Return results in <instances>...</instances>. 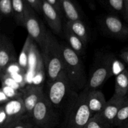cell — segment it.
Here are the masks:
<instances>
[{"mask_svg":"<svg viewBox=\"0 0 128 128\" xmlns=\"http://www.w3.org/2000/svg\"><path fill=\"white\" fill-rule=\"evenodd\" d=\"M120 56L121 58V60L128 65V49H126V50L121 51Z\"/></svg>","mask_w":128,"mask_h":128,"instance_id":"34","label":"cell"},{"mask_svg":"<svg viewBox=\"0 0 128 128\" xmlns=\"http://www.w3.org/2000/svg\"><path fill=\"white\" fill-rule=\"evenodd\" d=\"M35 127L36 125L32 118L30 115L27 114L10 128H34Z\"/></svg>","mask_w":128,"mask_h":128,"instance_id":"26","label":"cell"},{"mask_svg":"<svg viewBox=\"0 0 128 128\" xmlns=\"http://www.w3.org/2000/svg\"><path fill=\"white\" fill-rule=\"evenodd\" d=\"M128 69L116 76L114 94L119 97L128 96Z\"/></svg>","mask_w":128,"mask_h":128,"instance_id":"18","label":"cell"},{"mask_svg":"<svg viewBox=\"0 0 128 128\" xmlns=\"http://www.w3.org/2000/svg\"><path fill=\"white\" fill-rule=\"evenodd\" d=\"M102 31L110 36L116 38H126L128 37V27L114 15H108L101 21Z\"/></svg>","mask_w":128,"mask_h":128,"instance_id":"9","label":"cell"},{"mask_svg":"<svg viewBox=\"0 0 128 128\" xmlns=\"http://www.w3.org/2000/svg\"><path fill=\"white\" fill-rule=\"evenodd\" d=\"M128 98V96L122 98L112 95L111 98L106 102L103 111L100 113L112 126H114V122L118 113Z\"/></svg>","mask_w":128,"mask_h":128,"instance_id":"13","label":"cell"},{"mask_svg":"<svg viewBox=\"0 0 128 128\" xmlns=\"http://www.w3.org/2000/svg\"><path fill=\"white\" fill-rule=\"evenodd\" d=\"M7 114V123L5 128H10L27 115L22 96L11 100L7 103L1 105Z\"/></svg>","mask_w":128,"mask_h":128,"instance_id":"8","label":"cell"},{"mask_svg":"<svg viewBox=\"0 0 128 128\" xmlns=\"http://www.w3.org/2000/svg\"><path fill=\"white\" fill-rule=\"evenodd\" d=\"M108 3L114 11L124 13V0H108Z\"/></svg>","mask_w":128,"mask_h":128,"instance_id":"28","label":"cell"},{"mask_svg":"<svg viewBox=\"0 0 128 128\" xmlns=\"http://www.w3.org/2000/svg\"><path fill=\"white\" fill-rule=\"evenodd\" d=\"M110 60V55H108L96 66L88 80L85 90L89 91L98 90L105 81L111 77Z\"/></svg>","mask_w":128,"mask_h":128,"instance_id":"7","label":"cell"},{"mask_svg":"<svg viewBox=\"0 0 128 128\" xmlns=\"http://www.w3.org/2000/svg\"><path fill=\"white\" fill-rule=\"evenodd\" d=\"M21 71H26L24 70L21 67V66H20V64H19L18 61H16V62H12V63L10 64V65H8V66L6 67V68L5 69L4 72H2V73L5 72V73L9 74H12L21 72Z\"/></svg>","mask_w":128,"mask_h":128,"instance_id":"29","label":"cell"},{"mask_svg":"<svg viewBox=\"0 0 128 128\" xmlns=\"http://www.w3.org/2000/svg\"><path fill=\"white\" fill-rule=\"evenodd\" d=\"M86 91L88 104L92 116L101 113L107 102L104 94L99 90Z\"/></svg>","mask_w":128,"mask_h":128,"instance_id":"14","label":"cell"},{"mask_svg":"<svg viewBox=\"0 0 128 128\" xmlns=\"http://www.w3.org/2000/svg\"><path fill=\"white\" fill-rule=\"evenodd\" d=\"M112 127L100 113L93 115L84 128H111Z\"/></svg>","mask_w":128,"mask_h":128,"instance_id":"21","label":"cell"},{"mask_svg":"<svg viewBox=\"0 0 128 128\" xmlns=\"http://www.w3.org/2000/svg\"><path fill=\"white\" fill-rule=\"evenodd\" d=\"M110 65L111 76H118L126 69L125 68L124 65L120 60H118L116 58L111 54H110Z\"/></svg>","mask_w":128,"mask_h":128,"instance_id":"23","label":"cell"},{"mask_svg":"<svg viewBox=\"0 0 128 128\" xmlns=\"http://www.w3.org/2000/svg\"><path fill=\"white\" fill-rule=\"evenodd\" d=\"M16 52L11 40L4 34L0 35V73L8 65L18 61Z\"/></svg>","mask_w":128,"mask_h":128,"instance_id":"11","label":"cell"},{"mask_svg":"<svg viewBox=\"0 0 128 128\" xmlns=\"http://www.w3.org/2000/svg\"><path fill=\"white\" fill-rule=\"evenodd\" d=\"M128 121V98L121 106L114 122V126L121 127Z\"/></svg>","mask_w":128,"mask_h":128,"instance_id":"22","label":"cell"},{"mask_svg":"<svg viewBox=\"0 0 128 128\" xmlns=\"http://www.w3.org/2000/svg\"><path fill=\"white\" fill-rule=\"evenodd\" d=\"M125 18L128 22V0H124V13Z\"/></svg>","mask_w":128,"mask_h":128,"instance_id":"35","label":"cell"},{"mask_svg":"<svg viewBox=\"0 0 128 128\" xmlns=\"http://www.w3.org/2000/svg\"><path fill=\"white\" fill-rule=\"evenodd\" d=\"M92 116L87 102V91L79 92L66 111L64 128H84Z\"/></svg>","mask_w":128,"mask_h":128,"instance_id":"4","label":"cell"},{"mask_svg":"<svg viewBox=\"0 0 128 128\" xmlns=\"http://www.w3.org/2000/svg\"><path fill=\"white\" fill-rule=\"evenodd\" d=\"M118 128H123L122 127V126H121V127H118Z\"/></svg>","mask_w":128,"mask_h":128,"instance_id":"37","label":"cell"},{"mask_svg":"<svg viewBox=\"0 0 128 128\" xmlns=\"http://www.w3.org/2000/svg\"><path fill=\"white\" fill-rule=\"evenodd\" d=\"M65 24L69 28L74 34L78 36L85 45H87L89 41V32L87 27L83 21H69L67 20Z\"/></svg>","mask_w":128,"mask_h":128,"instance_id":"17","label":"cell"},{"mask_svg":"<svg viewBox=\"0 0 128 128\" xmlns=\"http://www.w3.org/2000/svg\"><path fill=\"white\" fill-rule=\"evenodd\" d=\"M46 1H47L49 4H50L51 6H53V7L58 11V12L60 14L62 15L63 12H62V8H61L60 0H46Z\"/></svg>","mask_w":128,"mask_h":128,"instance_id":"32","label":"cell"},{"mask_svg":"<svg viewBox=\"0 0 128 128\" xmlns=\"http://www.w3.org/2000/svg\"><path fill=\"white\" fill-rule=\"evenodd\" d=\"M24 27L27 30L29 36L40 46L41 50L43 49L47 40L48 30L38 18L34 10L26 2Z\"/></svg>","mask_w":128,"mask_h":128,"instance_id":"6","label":"cell"},{"mask_svg":"<svg viewBox=\"0 0 128 128\" xmlns=\"http://www.w3.org/2000/svg\"></svg>","mask_w":128,"mask_h":128,"instance_id":"40","label":"cell"},{"mask_svg":"<svg viewBox=\"0 0 128 128\" xmlns=\"http://www.w3.org/2000/svg\"><path fill=\"white\" fill-rule=\"evenodd\" d=\"M61 52L66 76L78 92L84 90L87 84L86 71L81 57L68 44H61Z\"/></svg>","mask_w":128,"mask_h":128,"instance_id":"3","label":"cell"},{"mask_svg":"<svg viewBox=\"0 0 128 128\" xmlns=\"http://www.w3.org/2000/svg\"><path fill=\"white\" fill-rule=\"evenodd\" d=\"M0 12L2 17H13L12 0H0Z\"/></svg>","mask_w":128,"mask_h":128,"instance_id":"24","label":"cell"},{"mask_svg":"<svg viewBox=\"0 0 128 128\" xmlns=\"http://www.w3.org/2000/svg\"><path fill=\"white\" fill-rule=\"evenodd\" d=\"M7 114L6 113L4 108L1 105L0 107V128H5L7 123Z\"/></svg>","mask_w":128,"mask_h":128,"instance_id":"31","label":"cell"},{"mask_svg":"<svg viewBox=\"0 0 128 128\" xmlns=\"http://www.w3.org/2000/svg\"><path fill=\"white\" fill-rule=\"evenodd\" d=\"M42 14L54 33L63 34V25L61 15L46 0H42Z\"/></svg>","mask_w":128,"mask_h":128,"instance_id":"12","label":"cell"},{"mask_svg":"<svg viewBox=\"0 0 128 128\" xmlns=\"http://www.w3.org/2000/svg\"><path fill=\"white\" fill-rule=\"evenodd\" d=\"M62 12L69 21L82 20L81 10L75 0H60Z\"/></svg>","mask_w":128,"mask_h":128,"instance_id":"16","label":"cell"},{"mask_svg":"<svg viewBox=\"0 0 128 128\" xmlns=\"http://www.w3.org/2000/svg\"><path fill=\"white\" fill-rule=\"evenodd\" d=\"M10 101V100L5 94L4 92L2 90H0V103H1V105L4 104Z\"/></svg>","mask_w":128,"mask_h":128,"instance_id":"33","label":"cell"},{"mask_svg":"<svg viewBox=\"0 0 128 128\" xmlns=\"http://www.w3.org/2000/svg\"><path fill=\"white\" fill-rule=\"evenodd\" d=\"M36 12L42 14V0H24Z\"/></svg>","mask_w":128,"mask_h":128,"instance_id":"30","label":"cell"},{"mask_svg":"<svg viewBox=\"0 0 128 128\" xmlns=\"http://www.w3.org/2000/svg\"><path fill=\"white\" fill-rule=\"evenodd\" d=\"M34 42V41L31 38V36L28 35L23 46L22 48L21 52L20 54V56H19L18 60L21 67L24 70H25L26 72L28 69V66L29 56H30L31 46H32V43Z\"/></svg>","mask_w":128,"mask_h":128,"instance_id":"19","label":"cell"},{"mask_svg":"<svg viewBox=\"0 0 128 128\" xmlns=\"http://www.w3.org/2000/svg\"></svg>","mask_w":128,"mask_h":128,"instance_id":"39","label":"cell"},{"mask_svg":"<svg viewBox=\"0 0 128 128\" xmlns=\"http://www.w3.org/2000/svg\"><path fill=\"white\" fill-rule=\"evenodd\" d=\"M63 34L68 46L81 57L84 55L86 46L82 40L74 34L66 24L63 25Z\"/></svg>","mask_w":128,"mask_h":128,"instance_id":"15","label":"cell"},{"mask_svg":"<svg viewBox=\"0 0 128 128\" xmlns=\"http://www.w3.org/2000/svg\"><path fill=\"white\" fill-rule=\"evenodd\" d=\"M13 17L18 26L24 27L25 16L24 0H12Z\"/></svg>","mask_w":128,"mask_h":128,"instance_id":"20","label":"cell"},{"mask_svg":"<svg viewBox=\"0 0 128 128\" xmlns=\"http://www.w3.org/2000/svg\"><path fill=\"white\" fill-rule=\"evenodd\" d=\"M44 94L56 111L60 112L65 110L66 112L69 105L79 92L74 89L67 76L64 75L55 81L47 82Z\"/></svg>","mask_w":128,"mask_h":128,"instance_id":"2","label":"cell"},{"mask_svg":"<svg viewBox=\"0 0 128 128\" xmlns=\"http://www.w3.org/2000/svg\"><path fill=\"white\" fill-rule=\"evenodd\" d=\"M43 86L29 84L22 90V100L28 115L31 116L32 111L44 95Z\"/></svg>","mask_w":128,"mask_h":128,"instance_id":"10","label":"cell"},{"mask_svg":"<svg viewBox=\"0 0 128 128\" xmlns=\"http://www.w3.org/2000/svg\"><path fill=\"white\" fill-rule=\"evenodd\" d=\"M41 52L46 70L47 82H52L61 76L66 75L61 43L48 30L46 44L41 50Z\"/></svg>","mask_w":128,"mask_h":128,"instance_id":"1","label":"cell"},{"mask_svg":"<svg viewBox=\"0 0 128 128\" xmlns=\"http://www.w3.org/2000/svg\"><path fill=\"white\" fill-rule=\"evenodd\" d=\"M31 117L39 128H55L59 122L58 111L50 103L45 94L34 108Z\"/></svg>","mask_w":128,"mask_h":128,"instance_id":"5","label":"cell"},{"mask_svg":"<svg viewBox=\"0 0 128 128\" xmlns=\"http://www.w3.org/2000/svg\"><path fill=\"white\" fill-rule=\"evenodd\" d=\"M1 90L4 92L5 94L7 96V97L10 99V100L12 99L16 98L18 97L22 96V90H18L13 88L10 87L8 86H4V85H1Z\"/></svg>","mask_w":128,"mask_h":128,"instance_id":"27","label":"cell"},{"mask_svg":"<svg viewBox=\"0 0 128 128\" xmlns=\"http://www.w3.org/2000/svg\"><path fill=\"white\" fill-rule=\"evenodd\" d=\"M0 77H1V85H4V86H10V87L13 88L18 90H22L21 86L13 80L12 77L10 74L7 73H1L0 74Z\"/></svg>","mask_w":128,"mask_h":128,"instance_id":"25","label":"cell"},{"mask_svg":"<svg viewBox=\"0 0 128 128\" xmlns=\"http://www.w3.org/2000/svg\"><path fill=\"white\" fill-rule=\"evenodd\" d=\"M122 127L123 128H128V121L125 124H124Z\"/></svg>","mask_w":128,"mask_h":128,"instance_id":"36","label":"cell"},{"mask_svg":"<svg viewBox=\"0 0 128 128\" xmlns=\"http://www.w3.org/2000/svg\"><path fill=\"white\" fill-rule=\"evenodd\" d=\"M34 128H38V127H37V126H36V127H35Z\"/></svg>","mask_w":128,"mask_h":128,"instance_id":"38","label":"cell"}]
</instances>
